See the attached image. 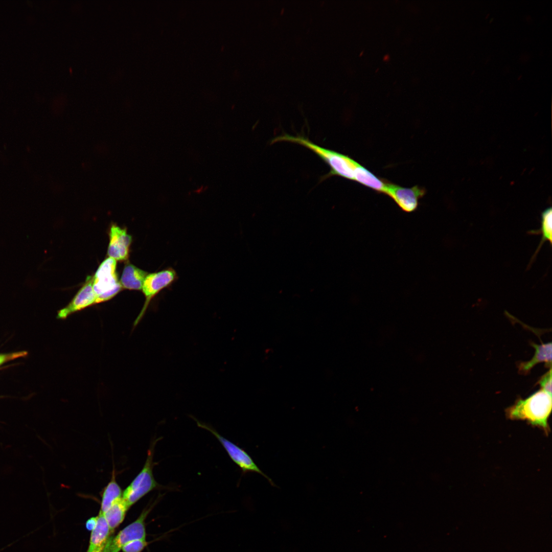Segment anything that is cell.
<instances>
[{
  "label": "cell",
  "instance_id": "19",
  "mask_svg": "<svg viewBox=\"0 0 552 552\" xmlns=\"http://www.w3.org/2000/svg\"><path fill=\"white\" fill-rule=\"evenodd\" d=\"M540 388L551 394V367L539 380Z\"/></svg>",
  "mask_w": 552,
  "mask_h": 552
},
{
  "label": "cell",
  "instance_id": "5",
  "mask_svg": "<svg viewBox=\"0 0 552 552\" xmlns=\"http://www.w3.org/2000/svg\"><path fill=\"white\" fill-rule=\"evenodd\" d=\"M163 496V494H159L153 501L149 502L144 508L134 521L124 527L115 537H110L102 552H119L122 547L129 542L137 539H146L145 520Z\"/></svg>",
  "mask_w": 552,
  "mask_h": 552
},
{
  "label": "cell",
  "instance_id": "17",
  "mask_svg": "<svg viewBox=\"0 0 552 552\" xmlns=\"http://www.w3.org/2000/svg\"><path fill=\"white\" fill-rule=\"evenodd\" d=\"M531 232L532 234H539L541 235L540 243L532 257V260H533L538 254L544 243L548 241L550 244H551L552 211L551 208L546 209L542 213L540 228L536 231H531Z\"/></svg>",
  "mask_w": 552,
  "mask_h": 552
},
{
  "label": "cell",
  "instance_id": "2",
  "mask_svg": "<svg viewBox=\"0 0 552 552\" xmlns=\"http://www.w3.org/2000/svg\"><path fill=\"white\" fill-rule=\"evenodd\" d=\"M278 142L295 143L306 147L328 164L330 168V171L324 176L323 179L333 176H338L354 181L355 169L359 163L348 155L323 148L302 136H293L286 134L277 136L271 141L272 143Z\"/></svg>",
  "mask_w": 552,
  "mask_h": 552
},
{
  "label": "cell",
  "instance_id": "12",
  "mask_svg": "<svg viewBox=\"0 0 552 552\" xmlns=\"http://www.w3.org/2000/svg\"><path fill=\"white\" fill-rule=\"evenodd\" d=\"M87 552H101L112 533L104 514L99 512L96 526L91 531Z\"/></svg>",
  "mask_w": 552,
  "mask_h": 552
},
{
  "label": "cell",
  "instance_id": "4",
  "mask_svg": "<svg viewBox=\"0 0 552 552\" xmlns=\"http://www.w3.org/2000/svg\"><path fill=\"white\" fill-rule=\"evenodd\" d=\"M116 267V260L110 257L106 258L93 277V287L96 296V304L110 300L122 290Z\"/></svg>",
  "mask_w": 552,
  "mask_h": 552
},
{
  "label": "cell",
  "instance_id": "3",
  "mask_svg": "<svg viewBox=\"0 0 552 552\" xmlns=\"http://www.w3.org/2000/svg\"><path fill=\"white\" fill-rule=\"evenodd\" d=\"M160 439L158 438L152 442L143 468L123 492L122 497L129 508L153 490L172 489L158 484L153 474V467L157 464L153 462L154 448Z\"/></svg>",
  "mask_w": 552,
  "mask_h": 552
},
{
  "label": "cell",
  "instance_id": "21",
  "mask_svg": "<svg viewBox=\"0 0 552 552\" xmlns=\"http://www.w3.org/2000/svg\"><path fill=\"white\" fill-rule=\"evenodd\" d=\"M97 520V516L93 517L88 519L85 524L87 530L91 531L96 526Z\"/></svg>",
  "mask_w": 552,
  "mask_h": 552
},
{
  "label": "cell",
  "instance_id": "14",
  "mask_svg": "<svg viewBox=\"0 0 552 552\" xmlns=\"http://www.w3.org/2000/svg\"><path fill=\"white\" fill-rule=\"evenodd\" d=\"M148 274L146 271L131 264H126L121 277L122 288L129 290H141L144 281Z\"/></svg>",
  "mask_w": 552,
  "mask_h": 552
},
{
  "label": "cell",
  "instance_id": "11",
  "mask_svg": "<svg viewBox=\"0 0 552 552\" xmlns=\"http://www.w3.org/2000/svg\"><path fill=\"white\" fill-rule=\"evenodd\" d=\"M531 345L535 349L534 356L530 360L521 362L517 365L518 372L522 375L528 374L535 365L541 362H544L548 368L551 367V343L537 344L532 342Z\"/></svg>",
  "mask_w": 552,
  "mask_h": 552
},
{
  "label": "cell",
  "instance_id": "22",
  "mask_svg": "<svg viewBox=\"0 0 552 552\" xmlns=\"http://www.w3.org/2000/svg\"><path fill=\"white\" fill-rule=\"evenodd\" d=\"M101 552H102V551Z\"/></svg>",
  "mask_w": 552,
  "mask_h": 552
},
{
  "label": "cell",
  "instance_id": "15",
  "mask_svg": "<svg viewBox=\"0 0 552 552\" xmlns=\"http://www.w3.org/2000/svg\"><path fill=\"white\" fill-rule=\"evenodd\" d=\"M123 491L118 484L115 472L112 473L111 480L104 488L102 492L100 512L104 514L117 500L123 497Z\"/></svg>",
  "mask_w": 552,
  "mask_h": 552
},
{
  "label": "cell",
  "instance_id": "1",
  "mask_svg": "<svg viewBox=\"0 0 552 552\" xmlns=\"http://www.w3.org/2000/svg\"><path fill=\"white\" fill-rule=\"evenodd\" d=\"M551 406V394L540 388L525 399L518 398L506 409L505 413L508 418L526 421L547 434L550 430L548 421Z\"/></svg>",
  "mask_w": 552,
  "mask_h": 552
},
{
  "label": "cell",
  "instance_id": "13",
  "mask_svg": "<svg viewBox=\"0 0 552 552\" xmlns=\"http://www.w3.org/2000/svg\"><path fill=\"white\" fill-rule=\"evenodd\" d=\"M354 181L379 193L385 194L388 181L378 177L366 168L358 164L355 171Z\"/></svg>",
  "mask_w": 552,
  "mask_h": 552
},
{
  "label": "cell",
  "instance_id": "9",
  "mask_svg": "<svg viewBox=\"0 0 552 552\" xmlns=\"http://www.w3.org/2000/svg\"><path fill=\"white\" fill-rule=\"evenodd\" d=\"M96 296L93 287V277L86 280L71 301L58 311L57 318L64 319L70 315L96 304Z\"/></svg>",
  "mask_w": 552,
  "mask_h": 552
},
{
  "label": "cell",
  "instance_id": "18",
  "mask_svg": "<svg viewBox=\"0 0 552 552\" xmlns=\"http://www.w3.org/2000/svg\"><path fill=\"white\" fill-rule=\"evenodd\" d=\"M148 544L146 539L135 540L125 544L121 550L123 552H141Z\"/></svg>",
  "mask_w": 552,
  "mask_h": 552
},
{
  "label": "cell",
  "instance_id": "20",
  "mask_svg": "<svg viewBox=\"0 0 552 552\" xmlns=\"http://www.w3.org/2000/svg\"><path fill=\"white\" fill-rule=\"evenodd\" d=\"M27 354L26 352H20L6 354H0V365L9 360H12L19 357L24 356Z\"/></svg>",
  "mask_w": 552,
  "mask_h": 552
},
{
  "label": "cell",
  "instance_id": "10",
  "mask_svg": "<svg viewBox=\"0 0 552 552\" xmlns=\"http://www.w3.org/2000/svg\"><path fill=\"white\" fill-rule=\"evenodd\" d=\"M107 255L117 261L126 260L129 257L132 237L126 228L113 224L109 231Z\"/></svg>",
  "mask_w": 552,
  "mask_h": 552
},
{
  "label": "cell",
  "instance_id": "8",
  "mask_svg": "<svg viewBox=\"0 0 552 552\" xmlns=\"http://www.w3.org/2000/svg\"><path fill=\"white\" fill-rule=\"evenodd\" d=\"M425 194V189L418 186L405 188L389 181L385 193L406 213L415 211L419 206V200Z\"/></svg>",
  "mask_w": 552,
  "mask_h": 552
},
{
  "label": "cell",
  "instance_id": "16",
  "mask_svg": "<svg viewBox=\"0 0 552 552\" xmlns=\"http://www.w3.org/2000/svg\"><path fill=\"white\" fill-rule=\"evenodd\" d=\"M129 508L122 497L115 501L103 514L111 532L122 522Z\"/></svg>",
  "mask_w": 552,
  "mask_h": 552
},
{
  "label": "cell",
  "instance_id": "7",
  "mask_svg": "<svg viewBox=\"0 0 552 552\" xmlns=\"http://www.w3.org/2000/svg\"><path fill=\"white\" fill-rule=\"evenodd\" d=\"M177 279V274L175 269L172 267H168L147 275L142 289L145 297V303L133 323V327L136 326L141 321L152 299L163 290L172 285Z\"/></svg>",
  "mask_w": 552,
  "mask_h": 552
},
{
  "label": "cell",
  "instance_id": "6",
  "mask_svg": "<svg viewBox=\"0 0 552 552\" xmlns=\"http://www.w3.org/2000/svg\"><path fill=\"white\" fill-rule=\"evenodd\" d=\"M197 426L210 431L222 445L231 459L241 469L242 474L249 472L257 473L265 477L273 487H277L272 479L255 463L251 457L243 449L220 435L211 426L200 422L193 417Z\"/></svg>",
  "mask_w": 552,
  "mask_h": 552
}]
</instances>
